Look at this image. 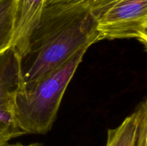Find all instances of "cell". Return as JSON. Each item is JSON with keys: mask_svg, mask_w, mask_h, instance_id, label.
Segmentation results:
<instances>
[{"mask_svg": "<svg viewBox=\"0 0 147 146\" xmlns=\"http://www.w3.org/2000/svg\"><path fill=\"white\" fill-rule=\"evenodd\" d=\"M100 40L88 5L45 7L20 58V88L32 85Z\"/></svg>", "mask_w": 147, "mask_h": 146, "instance_id": "obj_1", "label": "cell"}, {"mask_svg": "<svg viewBox=\"0 0 147 146\" xmlns=\"http://www.w3.org/2000/svg\"><path fill=\"white\" fill-rule=\"evenodd\" d=\"M88 49L76 53L60 67L32 85L22 87L14 97V124L25 134H46L51 130L63 95Z\"/></svg>", "mask_w": 147, "mask_h": 146, "instance_id": "obj_2", "label": "cell"}, {"mask_svg": "<svg viewBox=\"0 0 147 146\" xmlns=\"http://www.w3.org/2000/svg\"><path fill=\"white\" fill-rule=\"evenodd\" d=\"M90 11L102 40L136 39L147 45V0H102Z\"/></svg>", "mask_w": 147, "mask_h": 146, "instance_id": "obj_3", "label": "cell"}, {"mask_svg": "<svg viewBox=\"0 0 147 146\" xmlns=\"http://www.w3.org/2000/svg\"><path fill=\"white\" fill-rule=\"evenodd\" d=\"M22 82L20 57L11 47L0 54V120L1 121L15 125L12 117V103Z\"/></svg>", "mask_w": 147, "mask_h": 146, "instance_id": "obj_4", "label": "cell"}, {"mask_svg": "<svg viewBox=\"0 0 147 146\" xmlns=\"http://www.w3.org/2000/svg\"><path fill=\"white\" fill-rule=\"evenodd\" d=\"M46 0H15L11 47L21 58L27 50L29 38L39 24Z\"/></svg>", "mask_w": 147, "mask_h": 146, "instance_id": "obj_5", "label": "cell"}, {"mask_svg": "<svg viewBox=\"0 0 147 146\" xmlns=\"http://www.w3.org/2000/svg\"><path fill=\"white\" fill-rule=\"evenodd\" d=\"M147 145V100L115 128L109 129L106 146H144Z\"/></svg>", "mask_w": 147, "mask_h": 146, "instance_id": "obj_6", "label": "cell"}, {"mask_svg": "<svg viewBox=\"0 0 147 146\" xmlns=\"http://www.w3.org/2000/svg\"><path fill=\"white\" fill-rule=\"evenodd\" d=\"M15 0H0V54L11 47Z\"/></svg>", "mask_w": 147, "mask_h": 146, "instance_id": "obj_7", "label": "cell"}, {"mask_svg": "<svg viewBox=\"0 0 147 146\" xmlns=\"http://www.w3.org/2000/svg\"><path fill=\"white\" fill-rule=\"evenodd\" d=\"M26 135L15 125L0 120V146H5L10 140Z\"/></svg>", "mask_w": 147, "mask_h": 146, "instance_id": "obj_8", "label": "cell"}, {"mask_svg": "<svg viewBox=\"0 0 147 146\" xmlns=\"http://www.w3.org/2000/svg\"><path fill=\"white\" fill-rule=\"evenodd\" d=\"M102 0H46L45 7H67L86 4L89 7Z\"/></svg>", "mask_w": 147, "mask_h": 146, "instance_id": "obj_9", "label": "cell"}, {"mask_svg": "<svg viewBox=\"0 0 147 146\" xmlns=\"http://www.w3.org/2000/svg\"><path fill=\"white\" fill-rule=\"evenodd\" d=\"M5 146H44V145H43L42 143H30V144H28V145H24L20 143H12V144H9V143H8V144L6 145Z\"/></svg>", "mask_w": 147, "mask_h": 146, "instance_id": "obj_10", "label": "cell"}]
</instances>
